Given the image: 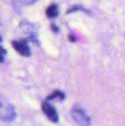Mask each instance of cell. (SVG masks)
Masks as SVG:
<instances>
[{
  "mask_svg": "<svg viewBox=\"0 0 125 126\" xmlns=\"http://www.w3.org/2000/svg\"><path fill=\"white\" fill-rule=\"evenodd\" d=\"M55 99H58L60 100H63L65 99V94L60 91H55L46 98V100H52Z\"/></svg>",
  "mask_w": 125,
  "mask_h": 126,
  "instance_id": "obj_6",
  "label": "cell"
},
{
  "mask_svg": "<svg viewBox=\"0 0 125 126\" xmlns=\"http://www.w3.org/2000/svg\"><path fill=\"white\" fill-rule=\"evenodd\" d=\"M51 29H52V30L53 32H57L59 31V28H58L56 25H55V24H52Z\"/></svg>",
  "mask_w": 125,
  "mask_h": 126,
  "instance_id": "obj_9",
  "label": "cell"
},
{
  "mask_svg": "<svg viewBox=\"0 0 125 126\" xmlns=\"http://www.w3.org/2000/svg\"><path fill=\"white\" fill-rule=\"evenodd\" d=\"M38 0H21L22 4L26 5V6H29L33 4H35Z\"/></svg>",
  "mask_w": 125,
  "mask_h": 126,
  "instance_id": "obj_8",
  "label": "cell"
},
{
  "mask_svg": "<svg viewBox=\"0 0 125 126\" xmlns=\"http://www.w3.org/2000/svg\"><path fill=\"white\" fill-rule=\"evenodd\" d=\"M1 41H2V38L0 36V42H1Z\"/></svg>",
  "mask_w": 125,
  "mask_h": 126,
  "instance_id": "obj_12",
  "label": "cell"
},
{
  "mask_svg": "<svg viewBox=\"0 0 125 126\" xmlns=\"http://www.w3.org/2000/svg\"><path fill=\"white\" fill-rule=\"evenodd\" d=\"M12 46L15 49V51L20 55L24 57H29L31 55V52L29 47L27 44V40L21 39L20 41H12Z\"/></svg>",
  "mask_w": 125,
  "mask_h": 126,
  "instance_id": "obj_3",
  "label": "cell"
},
{
  "mask_svg": "<svg viewBox=\"0 0 125 126\" xmlns=\"http://www.w3.org/2000/svg\"><path fill=\"white\" fill-rule=\"evenodd\" d=\"M69 41H71V42H75L76 40H77V38H76L74 35H70L69 36Z\"/></svg>",
  "mask_w": 125,
  "mask_h": 126,
  "instance_id": "obj_11",
  "label": "cell"
},
{
  "mask_svg": "<svg viewBox=\"0 0 125 126\" xmlns=\"http://www.w3.org/2000/svg\"><path fill=\"white\" fill-rule=\"evenodd\" d=\"M7 54V50L4 48H2L1 46H0V55H4Z\"/></svg>",
  "mask_w": 125,
  "mask_h": 126,
  "instance_id": "obj_10",
  "label": "cell"
},
{
  "mask_svg": "<svg viewBox=\"0 0 125 126\" xmlns=\"http://www.w3.org/2000/svg\"><path fill=\"white\" fill-rule=\"evenodd\" d=\"M42 110L43 113L46 115V117L53 123H57L58 121V115L56 110L54 107L47 102H43L42 103Z\"/></svg>",
  "mask_w": 125,
  "mask_h": 126,
  "instance_id": "obj_4",
  "label": "cell"
},
{
  "mask_svg": "<svg viewBox=\"0 0 125 126\" xmlns=\"http://www.w3.org/2000/svg\"><path fill=\"white\" fill-rule=\"evenodd\" d=\"M72 117L74 121L80 126H90L91 119L85 113V110L80 106L76 105L71 111Z\"/></svg>",
  "mask_w": 125,
  "mask_h": 126,
  "instance_id": "obj_2",
  "label": "cell"
},
{
  "mask_svg": "<svg viewBox=\"0 0 125 126\" xmlns=\"http://www.w3.org/2000/svg\"><path fill=\"white\" fill-rule=\"evenodd\" d=\"M46 16L48 18H50L57 17L59 14L58 6L57 4H55L49 5L46 10Z\"/></svg>",
  "mask_w": 125,
  "mask_h": 126,
  "instance_id": "obj_5",
  "label": "cell"
},
{
  "mask_svg": "<svg viewBox=\"0 0 125 126\" xmlns=\"http://www.w3.org/2000/svg\"><path fill=\"white\" fill-rule=\"evenodd\" d=\"M77 10H85L84 7H81V6H79V5H77V6H74V7H71L68 11H67V13H72V12H74V11H77Z\"/></svg>",
  "mask_w": 125,
  "mask_h": 126,
  "instance_id": "obj_7",
  "label": "cell"
},
{
  "mask_svg": "<svg viewBox=\"0 0 125 126\" xmlns=\"http://www.w3.org/2000/svg\"><path fill=\"white\" fill-rule=\"evenodd\" d=\"M16 117L14 106L0 94V120L6 123L13 122Z\"/></svg>",
  "mask_w": 125,
  "mask_h": 126,
  "instance_id": "obj_1",
  "label": "cell"
}]
</instances>
